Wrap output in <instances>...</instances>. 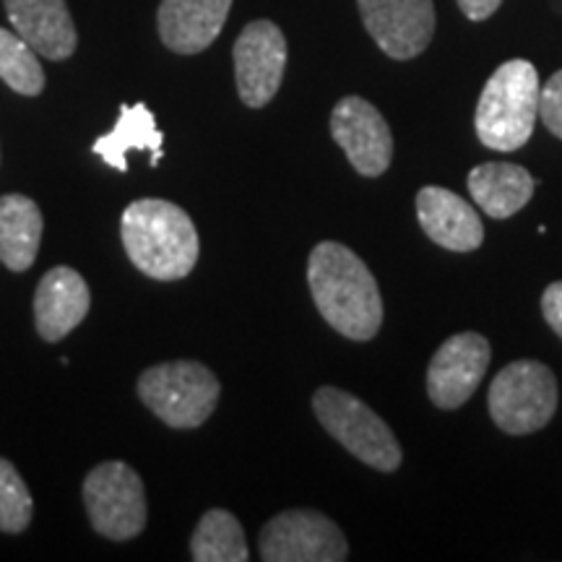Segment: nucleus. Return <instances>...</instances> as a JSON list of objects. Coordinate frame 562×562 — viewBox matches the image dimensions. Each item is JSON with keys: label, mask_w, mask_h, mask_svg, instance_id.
I'll list each match as a JSON object with an SVG mask.
<instances>
[{"label": "nucleus", "mask_w": 562, "mask_h": 562, "mask_svg": "<svg viewBox=\"0 0 562 562\" xmlns=\"http://www.w3.org/2000/svg\"><path fill=\"white\" fill-rule=\"evenodd\" d=\"M42 243V214L32 199L9 193L0 199V263L11 271L32 269Z\"/></svg>", "instance_id": "obj_19"}, {"label": "nucleus", "mask_w": 562, "mask_h": 562, "mask_svg": "<svg viewBox=\"0 0 562 562\" xmlns=\"http://www.w3.org/2000/svg\"><path fill=\"white\" fill-rule=\"evenodd\" d=\"M240 100L248 108H266L284 81L286 40L273 21H252L232 47Z\"/></svg>", "instance_id": "obj_9"}, {"label": "nucleus", "mask_w": 562, "mask_h": 562, "mask_svg": "<svg viewBox=\"0 0 562 562\" xmlns=\"http://www.w3.org/2000/svg\"><path fill=\"white\" fill-rule=\"evenodd\" d=\"M469 21H484L503 5V0H456Z\"/></svg>", "instance_id": "obj_25"}, {"label": "nucleus", "mask_w": 562, "mask_h": 562, "mask_svg": "<svg viewBox=\"0 0 562 562\" xmlns=\"http://www.w3.org/2000/svg\"><path fill=\"white\" fill-rule=\"evenodd\" d=\"M195 562H245L250 558L240 521L229 510L214 508L201 516L191 539Z\"/></svg>", "instance_id": "obj_20"}, {"label": "nucleus", "mask_w": 562, "mask_h": 562, "mask_svg": "<svg viewBox=\"0 0 562 562\" xmlns=\"http://www.w3.org/2000/svg\"><path fill=\"white\" fill-rule=\"evenodd\" d=\"M364 30L393 60H412L435 34L432 0H357Z\"/></svg>", "instance_id": "obj_10"}, {"label": "nucleus", "mask_w": 562, "mask_h": 562, "mask_svg": "<svg viewBox=\"0 0 562 562\" xmlns=\"http://www.w3.org/2000/svg\"><path fill=\"white\" fill-rule=\"evenodd\" d=\"M32 492L11 461L0 459V531L21 533L32 524Z\"/></svg>", "instance_id": "obj_22"}, {"label": "nucleus", "mask_w": 562, "mask_h": 562, "mask_svg": "<svg viewBox=\"0 0 562 562\" xmlns=\"http://www.w3.org/2000/svg\"><path fill=\"white\" fill-rule=\"evenodd\" d=\"M0 79L24 97H37L45 89V70L40 55L19 37L0 26Z\"/></svg>", "instance_id": "obj_21"}, {"label": "nucleus", "mask_w": 562, "mask_h": 562, "mask_svg": "<svg viewBox=\"0 0 562 562\" xmlns=\"http://www.w3.org/2000/svg\"><path fill=\"white\" fill-rule=\"evenodd\" d=\"M331 136L362 178H378L391 167L393 136L375 104L362 97H344L331 112Z\"/></svg>", "instance_id": "obj_11"}, {"label": "nucleus", "mask_w": 562, "mask_h": 562, "mask_svg": "<svg viewBox=\"0 0 562 562\" xmlns=\"http://www.w3.org/2000/svg\"><path fill=\"white\" fill-rule=\"evenodd\" d=\"M492 349L484 336L467 331L446 339L427 368V393L438 409H459L480 389Z\"/></svg>", "instance_id": "obj_12"}, {"label": "nucleus", "mask_w": 562, "mask_h": 562, "mask_svg": "<svg viewBox=\"0 0 562 562\" xmlns=\"http://www.w3.org/2000/svg\"><path fill=\"white\" fill-rule=\"evenodd\" d=\"M161 140H165V136H161L157 128L154 112L146 108L144 102L123 104L115 128H112L108 136L97 138L91 151H94L97 157H102L104 165H110L112 170L128 172V157H125V154L133 149H149L151 167H157L161 159Z\"/></svg>", "instance_id": "obj_18"}, {"label": "nucleus", "mask_w": 562, "mask_h": 562, "mask_svg": "<svg viewBox=\"0 0 562 562\" xmlns=\"http://www.w3.org/2000/svg\"><path fill=\"white\" fill-rule=\"evenodd\" d=\"M258 550L266 562H341L349 544L339 526L318 510H284L263 526Z\"/></svg>", "instance_id": "obj_8"}, {"label": "nucleus", "mask_w": 562, "mask_h": 562, "mask_svg": "<svg viewBox=\"0 0 562 562\" xmlns=\"http://www.w3.org/2000/svg\"><path fill=\"white\" fill-rule=\"evenodd\" d=\"M539 74L529 60L503 63L476 102V136L492 151H518L529 144L539 117Z\"/></svg>", "instance_id": "obj_3"}, {"label": "nucleus", "mask_w": 562, "mask_h": 562, "mask_svg": "<svg viewBox=\"0 0 562 562\" xmlns=\"http://www.w3.org/2000/svg\"><path fill=\"white\" fill-rule=\"evenodd\" d=\"M307 284L323 321L351 341L375 339L383 326V300L378 281L347 245H315L307 261Z\"/></svg>", "instance_id": "obj_1"}, {"label": "nucleus", "mask_w": 562, "mask_h": 562, "mask_svg": "<svg viewBox=\"0 0 562 562\" xmlns=\"http://www.w3.org/2000/svg\"><path fill=\"white\" fill-rule=\"evenodd\" d=\"M121 235L133 266L157 281L186 279L199 261V232L178 203L133 201L123 211Z\"/></svg>", "instance_id": "obj_2"}, {"label": "nucleus", "mask_w": 562, "mask_h": 562, "mask_svg": "<svg viewBox=\"0 0 562 562\" xmlns=\"http://www.w3.org/2000/svg\"><path fill=\"white\" fill-rule=\"evenodd\" d=\"M539 115L552 136L562 140V70L550 76V81L542 87L539 94Z\"/></svg>", "instance_id": "obj_23"}, {"label": "nucleus", "mask_w": 562, "mask_h": 562, "mask_svg": "<svg viewBox=\"0 0 562 562\" xmlns=\"http://www.w3.org/2000/svg\"><path fill=\"white\" fill-rule=\"evenodd\" d=\"M469 193L490 220H510L531 201L533 182L531 172L510 161H484L469 172Z\"/></svg>", "instance_id": "obj_17"}, {"label": "nucleus", "mask_w": 562, "mask_h": 562, "mask_svg": "<svg viewBox=\"0 0 562 562\" xmlns=\"http://www.w3.org/2000/svg\"><path fill=\"white\" fill-rule=\"evenodd\" d=\"M83 503L97 533L112 542H128L146 526V492L128 463L108 461L83 480Z\"/></svg>", "instance_id": "obj_7"}, {"label": "nucleus", "mask_w": 562, "mask_h": 562, "mask_svg": "<svg viewBox=\"0 0 562 562\" xmlns=\"http://www.w3.org/2000/svg\"><path fill=\"white\" fill-rule=\"evenodd\" d=\"M220 393L214 372L191 360L154 364L138 378L140 402L175 430L201 427L220 404Z\"/></svg>", "instance_id": "obj_4"}, {"label": "nucleus", "mask_w": 562, "mask_h": 562, "mask_svg": "<svg viewBox=\"0 0 562 562\" xmlns=\"http://www.w3.org/2000/svg\"><path fill=\"white\" fill-rule=\"evenodd\" d=\"M417 220L440 248L472 252L484 243V227L472 203L440 186H425L417 193Z\"/></svg>", "instance_id": "obj_13"}, {"label": "nucleus", "mask_w": 562, "mask_h": 562, "mask_svg": "<svg viewBox=\"0 0 562 562\" xmlns=\"http://www.w3.org/2000/svg\"><path fill=\"white\" fill-rule=\"evenodd\" d=\"M542 313L550 328L562 339V281H552L542 294Z\"/></svg>", "instance_id": "obj_24"}, {"label": "nucleus", "mask_w": 562, "mask_h": 562, "mask_svg": "<svg viewBox=\"0 0 562 562\" xmlns=\"http://www.w3.org/2000/svg\"><path fill=\"white\" fill-rule=\"evenodd\" d=\"M229 9L232 0H161L159 37L172 53H203L222 34Z\"/></svg>", "instance_id": "obj_15"}, {"label": "nucleus", "mask_w": 562, "mask_h": 562, "mask_svg": "<svg viewBox=\"0 0 562 562\" xmlns=\"http://www.w3.org/2000/svg\"><path fill=\"white\" fill-rule=\"evenodd\" d=\"M313 412L326 432L347 451L378 472L402 467V446L385 422L351 393L323 385L313 396Z\"/></svg>", "instance_id": "obj_5"}, {"label": "nucleus", "mask_w": 562, "mask_h": 562, "mask_svg": "<svg viewBox=\"0 0 562 562\" xmlns=\"http://www.w3.org/2000/svg\"><path fill=\"white\" fill-rule=\"evenodd\" d=\"M558 378L537 360H516L490 385V417L508 435H531L550 425L558 412Z\"/></svg>", "instance_id": "obj_6"}, {"label": "nucleus", "mask_w": 562, "mask_h": 562, "mask_svg": "<svg viewBox=\"0 0 562 562\" xmlns=\"http://www.w3.org/2000/svg\"><path fill=\"white\" fill-rule=\"evenodd\" d=\"M91 294L79 271L58 266L42 277L34 294V321L45 341H60L87 318Z\"/></svg>", "instance_id": "obj_16"}, {"label": "nucleus", "mask_w": 562, "mask_h": 562, "mask_svg": "<svg viewBox=\"0 0 562 562\" xmlns=\"http://www.w3.org/2000/svg\"><path fill=\"white\" fill-rule=\"evenodd\" d=\"M5 13L34 53L47 60H66L76 53L79 34L66 0H3Z\"/></svg>", "instance_id": "obj_14"}]
</instances>
